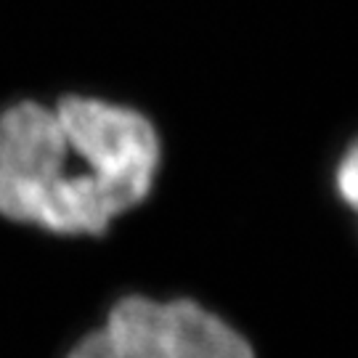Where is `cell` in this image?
<instances>
[{
    "label": "cell",
    "instance_id": "1",
    "mask_svg": "<svg viewBox=\"0 0 358 358\" xmlns=\"http://www.w3.org/2000/svg\"><path fill=\"white\" fill-rule=\"evenodd\" d=\"M162 165L138 109L88 96L0 115V215L59 236H101L143 205Z\"/></svg>",
    "mask_w": 358,
    "mask_h": 358
},
{
    "label": "cell",
    "instance_id": "2",
    "mask_svg": "<svg viewBox=\"0 0 358 358\" xmlns=\"http://www.w3.org/2000/svg\"><path fill=\"white\" fill-rule=\"evenodd\" d=\"M64 358H257L252 340L194 297L125 294Z\"/></svg>",
    "mask_w": 358,
    "mask_h": 358
},
{
    "label": "cell",
    "instance_id": "3",
    "mask_svg": "<svg viewBox=\"0 0 358 358\" xmlns=\"http://www.w3.org/2000/svg\"><path fill=\"white\" fill-rule=\"evenodd\" d=\"M334 192L340 202L358 215V138L345 149L334 170Z\"/></svg>",
    "mask_w": 358,
    "mask_h": 358
}]
</instances>
